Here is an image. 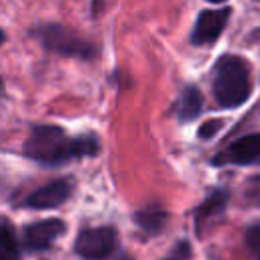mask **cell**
I'll return each instance as SVG.
<instances>
[{
	"instance_id": "obj_1",
	"label": "cell",
	"mask_w": 260,
	"mask_h": 260,
	"mask_svg": "<svg viewBox=\"0 0 260 260\" xmlns=\"http://www.w3.org/2000/svg\"><path fill=\"white\" fill-rule=\"evenodd\" d=\"M250 69L240 57H221L217 61L215 77V100L221 108H236L250 95Z\"/></svg>"
},
{
	"instance_id": "obj_2",
	"label": "cell",
	"mask_w": 260,
	"mask_h": 260,
	"mask_svg": "<svg viewBox=\"0 0 260 260\" xmlns=\"http://www.w3.org/2000/svg\"><path fill=\"white\" fill-rule=\"evenodd\" d=\"M24 154L43 165H61L71 158V140L59 126H37L24 142Z\"/></svg>"
},
{
	"instance_id": "obj_3",
	"label": "cell",
	"mask_w": 260,
	"mask_h": 260,
	"mask_svg": "<svg viewBox=\"0 0 260 260\" xmlns=\"http://www.w3.org/2000/svg\"><path fill=\"white\" fill-rule=\"evenodd\" d=\"M41 41H43V45L49 51L59 53V55H65V57L89 59L95 53L93 47L87 41H83L79 35H75L69 28L59 26V24H47V26H43L41 28Z\"/></svg>"
},
{
	"instance_id": "obj_4",
	"label": "cell",
	"mask_w": 260,
	"mask_h": 260,
	"mask_svg": "<svg viewBox=\"0 0 260 260\" xmlns=\"http://www.w3.org/2000/svg\"><path fill=\"white\" fill-rule=\"evenodd\" d=\"M116 230L114 228H93L85 230L75 240V252L87 260L106 258L116 248Z\"/></svg>"
},
{
	"instance_id": "obj_5",
	"label": "cell",
	"mask_w": 260,
	"mask_h": 260,
	"mask_svg": "<svg viewBox=\"0 0 260 260\" xmlns=\"http://www.w3.org/2000/svg\"><path fill=\"white\" fill-rule=\"evenodd\" d=\"M228 16H230V8H221V10H203L195 22L191 41L195 45H205V43H213L223 26L228 24Z\"/></svg>"
},
{
	"instance_id": "obj_6",
	"label": "cell",
	"mask_w": 260,
	"mask_h": 260,
	"mask_svg": "<svg viewBox=\"0 0 260 260\" xmlns=\"http://www.w3.org/2000/svg\"><path fill=\"white\" fill-rule=\"evenodd\" d=\"M65 232V223L61 219H43V221H35L30 225L24 228V246L28 250H45L49 248V244L61 236Z\"/></svg>"
},
{
	"instance_id": "obj_7",
	"label": "cell",
	"mask_w": 260,
	"mask_h": 260,
	"mask_svg": "<svg viewBox=\"0 0 260 260\" xmlns=\"http://www.w3.org/2000/svg\"><path fill=\"white\" fill-rule=\"evenodd\" d=\"M215 160H217V165H221V162H236V165L260 162V134H250V136L236 140Z\"/></svg>"
},
{
	"instance_id": "obj_8",
	"label": "cell",
	"mask_w": 260,
	"mask_h": 260,
	"mask_svg": "<svg viewBox=\"0 0 260 260\" xmlns=\"http://www.w3.org/2000/svg\"><path fill=\"white\" fill-rule=\"evenodd\" d=\"M69 183L63 181V179H57L37 191H32L26 199V205L28 207H35V209H49V207H57L61 205L67 197H69Z\"/></svg>"
},
{
	"instance_id": "obj_9",
	"label": "cell",
	"mask_w": 260,
	"mask_h": 260,
	"mask_svg": "<svg viewBox=\"0 0 260 260\" xmlns=\"http://www.w3.org/2000/svg\"><path fill=\"white\" fill-rule=\"evenodd\" d=\"M201 106H203V98L199 93L197 87H187L181 95V102H179V118L181 120H193L199 116L201 112Z\"/></svg>"
},
{
	"instance_id": "obj_10",
	"label": "cell",
	"mask_w": 260,
	"mask_h": 260,
	"mask_svg": "<svg viewBox=\"0 0 260 260\" xmlns=\"http://www.w3.org/2000/svg\"><path fill=\"white\" fill-rule=\"evenodd\" d=\"M136 221L138 225L148 232V234H158L167 221V213L160 207H148V209H140L136 213Z\"/></svg>"
},
{
	"instance_id": "obj_11",
	"label": "cell",
	"mask_w": 260,
	"mask_h": 260,
	"mask_svg": "<svg viewBox=\"0 0 260 260\" xmlns=\"http://www.w3.org/2000/svg\"><path fill=\"white\" fill-rule=\"evenodd\" d=\"M0 260H20L14 230L8 223H0Z\"/></svg>"
},
{
	"instance_id": "obj_12",
	"label": "cell",
	"mask_w": 260,
	"mask_h": 260,
	"mask_svg": "<svg viewBox=\"0 0 260 260\" xmlns=\"http://www.w3.org/2000/svg\"><path fill=\"white\" fill-rule=\"evenodd\" d=\"M225 201H228V193H225V191H217V193H213V195H211V197L197 209V225L201 228V223H203L205 219H209L211 215H217L219 211H223Z\"/></svg>"
},
{
	"instance_id": "obj_13",
	"label": "cell",
	"mask_w": 260,
	"mask_h": 260,
	"mask_svg": "<svg viewBox=\"0 0 260 260\" xmlns=\"http://www.w3.org/2000/svg\"><path fill=\"white\" fill-rule=\"evenodd\" d=\"M98 152V140L93 136H79L71 140V156H87Z\"/></svg>"
},
{
	"instance_id": "obj_14",
	"label": "cell",
	"mask_w": 260,
	"mask_h": 260,
	"mask_svg": "<svg viewBox=\"0 0 260 260\" xmlns=\"http://www.w3.org/2000/svg\"><path fill=\"white\" fill-rule=\"evenodd\" d=\"M223 126V122L221 120H209V122H205L201 128H199V136H203V138H211V136H215L217 134V130Z\"/></svg>"
},
{
	"instance_id": "obj_15",
	"label": "cell",
	"mask_w": 260,
	"mask_h": 260,
	"mask_svg": "<svg viewBox=\"0 0 260 260\" xmlns=\"http://www.w3.org/2000/svg\"><path fill=\"white\" fill-rule=\"evenodd\" d=\"M246 242L252 250H260V225H254L246 234Z\"/></svg>"
},
{
	"instance_id": "obj_16",
	"label": "cell",
	"mask_w": 260,
	"mask_h": 260,
	"mask_svg": "<svg viewBox=\"0 0 260 260\" xmlns=\"http://www.w3.org/2000/svg\"><path fill=\"white\" fill-rule=\"evenodd\" d=\"M2 43H4V32L0 30V45H2Z\"/></svg>"
},
{
	"instance_id": "obj_17",
	"label": "cell",
	"mask_w": 260,
	"mask_h": 260,
	"mask_svg": "<svg viewBox=\"0 0 260 260\" xmlns=\"http://www.w3.org/2000/svg\"><path fill=\"white\" fill-rule=\"evenodd\" d=\"M169 260H171V258H169Z\"/></svg>"
}]
</instances>
